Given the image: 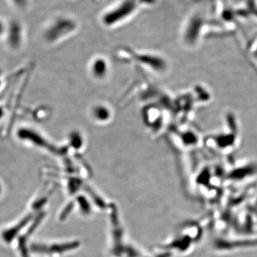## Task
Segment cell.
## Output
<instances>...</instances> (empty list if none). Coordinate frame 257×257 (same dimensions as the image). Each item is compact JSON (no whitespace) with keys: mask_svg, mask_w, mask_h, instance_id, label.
Masks as SVG:
<instances>
[{"mask_svg":"<svg viewBox=\"0 0 257 257\" xmlns=\"http://www.w3.org/2000/svg\"><path fill=\"white\" fill-rule=\"evenodd\" d=\"M156 0H121L108 10L102 20L106 25H112L133 16L142 7L153 5Z\"/></svg>","mask_w":257,"mask_h":257,"instance_id":"1","label":"cell"},{"mask_svg":"<svg viewBox=\"0 0 257 257\" xmlns=\"http://www.w3.org/2000/svg\"><path fill=\"white\" fill-rule=\"evenodd\" d=\"M13 2L14 5H16L17 8L20 9H25L28 7V0H11Z\"/></svg>","mask_w":257,"mask_h":257,"instance_id":"2","label":"cell"}]
</instances>
